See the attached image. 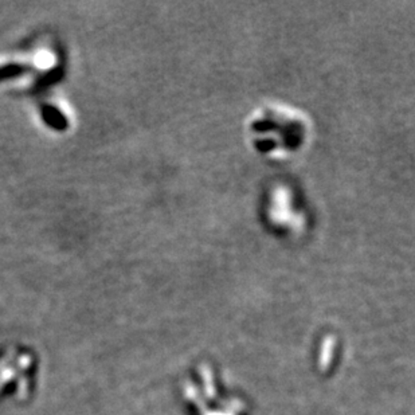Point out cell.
I'll list each match as a JSON object with an SVG mask.
<instances>
[{
  "label": "cell",
  "instance_id": "1",
  "mask_svg": "<svg viewBox=\"0 0 415 415\" xmlns=\"http://www.w3.org/2000/svg\"><path fill=\"white\" fill-rule=\"evenodd\" d=\"M312 121L300 109L281 102H264L245 122V136L254 152L268 160L285 162L309 147Z\"/></svg>",
  "mask_w": 415,
  "mask_h": 415
},
{
  "label": "cell",
  "instance_id": "2",
  "mask_svg": "<svg viewBox=\"0 0 415 415\" xmlns=\"http://www.w3.org/2000/svg\"><path fill=\"white\" fill-rule=\"evenodd\" d=\"M293 205L295 201L289 188L278 187L272 194L269 208L272 222L290 232H296L302 228V218Z\"/></svg>",
  "mask_w": 415,
  "mask_h": 415
},
{
  "label": "cell",
  "instance_id": "3",
  "mask_svg": "<svg viewBox=\"0 0 415 415\" xmlns=\"http://www.w3.org/2000/svg\"><path fill=\"white\" fill-rule=\"evenodd\" d=\"M41 112H42V118L46 122L47 127H50L58 132H64L68 129V127H69L68 118H66V116L64 115V112L59 111L57 107L44 105Z\"/></svg>",
  "mask_w": 415,
  "mask_h": 415
},
{
  "label": "cell",
  "instance_id": "4",
  "mask_svg": "<svg viewBox=\"0 0 415 415\" xmlns=\"http://www.w3.org/2000/svg\"><path fill=\"white\" fill-rule=\"evenodd\" d=\"M24 68L22 65H17V64H10L6 66H0V82L6 81V80H11L15 77H19L21 74H24Z\"/></svg>",
  "mask_w": 415,
  "mask_h": 415
}]
</instances>
